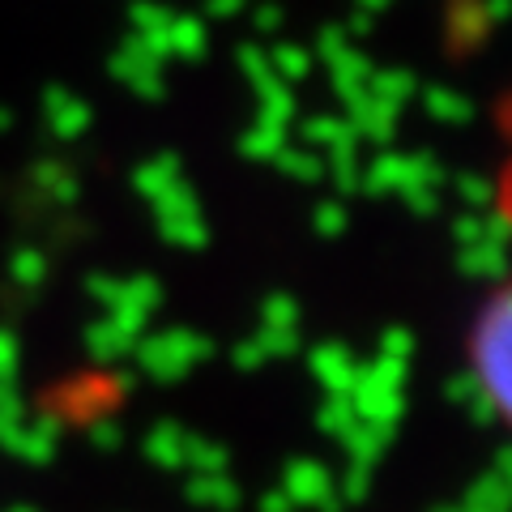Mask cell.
I'll return each instance as SVG.
<instances>
[{
	"mask_svg": "<svg viewBox=\"0 0 512 512\" xmlns=\"http://www.w3.org/2000/svg\"><path fill=\"white\" fill-rule=\"evenodd\" d=\"M470 350H474V380L483 376L495 406H504V372H508V303H504V295L495 299L487 312H478V329L470 338Z\"/></svg>",
	"mask_w": 512,
	"mask_h": 512,
	"instance_id": "6da1fadb",
	"label": "cell"
}]
</instances>
